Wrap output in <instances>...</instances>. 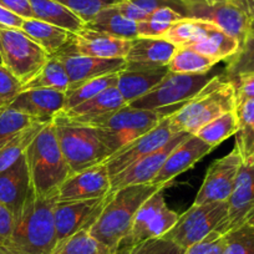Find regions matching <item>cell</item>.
<instances>
[{
    "label": "cell",
    "mask_w": 254,
    "mask_h": 254,
    "mask_svg": "<svg viewBox=\"0 0 254 254\" xmlns=\"http://www.w3.org/2000/svg\"><path fill=\"white\" fill-rule=\"evenodd\" d=\"M56 202L58 197H39L31 187L20 216L14 222L10 241L4 247L9 254H53L58 243L54 221Z\"/></svg>",
    "instance_id": "cell-1"
},
{
    "label": "cell",
    "mask_w": 254,
    "mask_h": 254,
    "mask_svg": "<svg viewBox=\"0 0 254 254\" xmlns=\"http://www.w3.org/2000/svg\"><path fill=\"white\" fill-rule=\"evenodd\" d=\"M158 186L132 185L110 192L106 204L95 223L90 227V233L112 251L130 234L136 213L143 202L157 190Z\"/></svg>",
    "instance_id": "cell-2"
},
{
    "label": "cell",
    "mask_w": 254,
    "mask_h": 254,
    "mask_svg": "<svg viewBox=\"0 0 254 254\" xmlns=\"http://www.w3.org/2000/svg\"><path fill=\"white\" fill-rule=\"evenodd\" d=\"M31 186L43 198L58 197L60 186L72 175L56 138L54 122H49L25 151Z\"/></svg>",
    "instance_id": "cell-3"
},
{
    "label": "cell",
    "mask_w": 254,
    "mask_h": 254,
    "mask_svg": "<svg viewBox=\"0 0 254 254\" xmlns=\"http://www.w3.org/2000/svg\"><path fill=\"white\" fill-rule=\"evenodd\" d=\"M182 106L141 110L132 109L127 105L117 111L97 117L86 125H90L96 130L100 140L109 150L111 157L122 147L155 128L163 119L170 117Z\"/></svg>",
    "instance_id": "cell-4"
},
{
    "label": "cell",
    "mask_w": 254,
    "mask_h": 254,
    "mask_svg": "<svg viewBox=\"0 0 254 254\" xmlns=\"http://www.w3.org/2000/svg\"><path fill=\"white\" fill-rule=\"evenodd\" d=\"M237 107L236 90L231 80L216 75L193 99L170 116L173 132L193 135L202 126Z\"/></svg>",
    "instance_id": "cell-5"
},
{
    "label": "cell",
    "mask_w": 254,
    "mask_h": 254,
    "mask_svg": "<svg viewBox=\"0 0 254 254\" xmlns=\"http://www.w3.org/2000/svg\"><path fill=\"white\" fill-rule=\"evenodd\" d=\"M53 122L60 150L72 175L109 160V150L94 127L72 121L63 112Z\"/></svg>",
    "instance_id": "cell-6"
},
{
    "label": "cell",
    "mask_w": 254,
    "mask_h": 254,
    "mask_svg": "<svg viewBox=\"0 0 254 254\" xmlns=\"http://www.w3.org/2000/svg\"><path fill=\"white\" fill-rule=\"evenodd\" d=\"M0 53L4 66L23 85L40 71L51 56L21 29L0 28Z\"/></svg>",
    "instance_id": "cell-7"
},
{
    "label": "cell",
    "mask_w": 254,
    "mask_h": 254,
    "mask_svg": "<svg viewBox=\"0 0 254 254\" xmlns=\"http://www.w3.org/2000/svg\"><path fill=\"white\" fill-rule=\"evenodd\" d=\"M216 75L212 74V70L204 74H177L170 71L155 89L140 99L133 100L128 106L141 110L182 106L197 96Z\"/></svg>",
    "instance_id": "cell-8"
},
{
    "label": "cell",
    "mask_w": 254,
    "mask_h": 254,
    "mask_svg": "<svg viewBox=\"0 0 254 254\" xmlns=\"http://www.w3.org/2000/svg\"><path fill=\"white\" fill-rule=\"evenodd\" d=\"M228 214V202H212L192 207L181 214L177 223L165 234L183 249L198 243L209 233L217 231L223 224Z\"/></svg>",
    "instance_id": "cell-9"
},
{
    "label": "cell",
    "mask_w": 254,
    "mask_h": 254,
    "mask_svg": "<svg viewBox=\"0 0 254 254\" xmlns=\"http://www.w3.org/2000/svg\"><path fill=\"white\" fill-rule=\"evenodd\" d=\"M186 18L208 21L239 41L249 35L251 19L229 0H187Z\"/></svg>",
    "instance_id": "cell-10"
},
{
    "label": "cell",
    "mask_w": 254,
    "mask_h": 254,
    "mask_svg": "<svg viewBox=\"0 0 254 254\" xmlns=\"http://www.w3.org/2000/svg\"><path fill=\"white\" fill-rule=\"evenodd\" d=\"M162 190H157L143 202L133 219L130 234L119 244V247L131 246L147 239L160 238L177 223L181 214L172 211L167 206Z\"/></svg>",
    "instance_id": "cell-11"
},
{
    "label": "cell",
    "mask_w": 254,
    "mask_h": 254,
    "mask_svg": "<svg viewBox=\"0 0 254 254\" xmlns=\"http://www.w3.org/2000/svg\"><path fill=\"white\" fill-rule=\"evenodd\" d=\"M241 165L242 157L236 146L228 155L214 161L207 170L193 204L199 206L212 202L228 201L233 192Z\"/></svg>",
    "instance_id": "cell-12"
},
{
    "label": "cell",
    "mask_w": 254,
    "mask_h": 254,
    "mask_svg": "<svg viewBox=\"0 0 254 254\" xmlns=\"http://www.w3.org/2000/svg\"><path fill=\"white\" fill-rule=\"evenodd\" d=\"M109 194L101 198L56 202L54 207V221L58 242L72 236L80 229H90L106 204Z\"/></svg>",
    "instance_id": "cell-13"
},
{
    "label": "cell",
    "mask_w": 254,
    "mask_h": 254,
    "mask_svg": "<svg viewBox=\"0 0 254 254\" xmlns=\"http://www.w3.org/2000/svg\"><path fill=\"white\" fill-rule=\"evenodd\" d=\"M173 135H175V132L171 128L170 117H166L155 128L138 137L133 142L122 147L105 162L110 176L114 177L117 173L122 172L130 166H132L138 160L161 148L171 140Z\"/></svg>",
    "instance_id": "cell-14"
},
{
    "label": "cell",
    "mask_w": 254,
    "mask_h": 254,
    "mask_svg": "<svg viewBox=\"0 0 254 254\" xmlns=\"http://www.w3.org/2000/svg\"><path fill=\"white\" fill-rule=\"evenodd\" d=\"M130 46L131 40L84 28L74 34L71 40L58 54H75L99 59H125Z\"/></svg>",
    "instance_id": "cell-15"
},
{
    "label": "cell",
    "mask_w": 254,
    "mask_h": 254,
    "mask_svg": "<svg viewBox=\"0 0 254 254\" xmlns=\"http://www.w3.org/2000/svg\"><path fill=\"white\" fill-rule=\"evenodd\" d=\"M190 135V133L188 132H176L162 147L153 151L152 153L138 160L137 162L133 163L125 171L111 177V190L110 192H115L120 188L127 187V186L147 185V183L152 182L153 178L162 168L163 163L166 162L170 153Z\"/></svg>",
    "instance_id": "cell-16"
},
{
    "label": "cell",
    "mask_w": 254,
    "mask_h": 254,
    "mask_svg": "<svg viewBox=\"0 0 254 254\" xmlns=\"http://www.w3.org/2000/svg\"><path fill=\"white\" fill-rule=\"evenodd\" d=\"M111 190V176L106 163L94 166L70 176L58 192V201L101 198Z\"/></svg>",
    "instance_id": "cell-17"
},
{
    "label": "cell",
    "mask_w": 254,
    "mask_h": 254,
    "mask_svg": "<svg viewBox=\"0 0 254 254\" xmlns=\"http://www.w3.org/2000/svg\"><path fill=\"white\" fill-rule=\"evenodd\" d=\"M228 214L216 232L228 233L244 224L254 211V162H242L233 192L228 201Z\"/></svg>",
    "instance_id": "cell-18"
},
{
    "label": "cell",
    "mask_w": 254,
    "mask_h": 254,
    "mask_svg": "<svg viewBox=\"0 0 254 254\" xmlns=\"http://www.w3.org/2000/svg\"><path fill=\"white\" fill-rule=\"evenodd\" d=\"M54 56L61 61L69 76V89H74L87 80L119 74L126 69L125 59H99L75 54H55Z\"/></svg>",
    "instance_id": "cell-19"
},
{
    "label": "cell",
    "mask_w": 254,
    "mask_h": 254,
    "mask_svg": "<svg viewBox=\"0 0 254 254\" xmlns=\"http://www.w3.org/2000/svg\"><path fill=\"white\" fill-rule=\"evenodd\" d=\"M212 150V146L202 141L201 138L194 135H190L183 142H181L170 156L162 168L157 173L151 185L158 186L160 188H165L172 180H175L178 175L186 172L193 167L198 161L206 155H208Z\"/></svg>",
    "instance_id": "cell-20"
},
{
    "label": "cell",
    "mask_w": 254,
    "mask_h": 254,
    "mask_svg": "<svg viewBox=\"0 0 254 254\" xmlns=\"http://www.w3.org/2000/svg\"><path fill=\"white\" fill-rule=\"evenodd\" d=\"M31 187L25 153L10 167L0 172V203L11 212L14 219L20 216Z\"/></svg>",
    "instance_id": "cell-21"
},
{
    "label": "cell",
    "mask_w": 254,
    "mask_h": 254,
    "mask_svg": "<svg viewBox=\"0 0 254 254\" xmlns=\"http://www.w3.org/2000/svg\"><path fill=\"white\" fill-rule=\"evenodd\" d=\"M65 104V92L56 90H23L9 107L40 122H53Z\"/></svg>",
    "instance_id": "cell-22"
},
{
    "label": "cell",
    "mask_w": 254,
    "mask_h": 254,
    "mask_svg": "<svg viewBox=\"0 0 254 254\" xmlns=\"http://www.w3.org/2000/svg\"><path fill=\"white\" fill-rule=\"evenodd\" d=\"M176 46L162 38H138L131 40L130 50L127 53L126 69H156L167 66Z\"/></svg>",
    "instance_id": "cell-23"
},
{
    "label": "cell",
    "mask_w": 254,
    "mask_h": 254,
    "mask_svg": "<svg viewBox=\"0 0 254 254\" xmlns=\"http://www.w3.org/2000/svg\"><path fill=\"white\" fill-rule=\"evenodd\" d=\"M199 21L198 34L192 44L186 48H190L197 53L216 60H228L229 58L238 53L241 44L236 38L224 33L222 29L208 21Z\"/></svg>",
    "instance_id": "cell-24"
},
{
    "label": "cell",
    "mask_w": 254,
    "mask_h": 254,
    "mask_svg": "<svg viewBox=\"0 0 254 254\" xmlns=\"http://www.w3.org/2000/svg\"><path fill=\"white\" fill-rule=\"evenodd\" d=\"M168 72L167 66L141 70L125 69L119 72L116 87L125 101L130 104L155 89Z\"/></svg>",
    "instance_id": "cell-25"
},
{
    "label": "cell",
    "mask_w": 254,
    "mask_h": 254,
    "mask_svg": "<svg viewBox=\"0 0 254 254\" xmlns=\"http://www.w3.org/2000/svg\"><path fill=\"white\" fill-rule=\"evenodd\" d=\"M127 102L121 96L116 86L106 89L105 91L100 92L92 99L87 100L84 104L69 110L67 112H63L66 115L70 120L80 124H87L97 117L105 116L107 114L117 111L122 107L127 106Z\"/></svg>",
    "instance_id": "cell-26"
},
{
    "label": "cell",
    "mask_w": 254,
    "mask_h": 254,
    "mask_svg": "<svg viewBox=\"0 0 254 254\" xmlns=\"http://www.w3.org/2000/svg\"><path fill=\"white\" fill-rule=\"evenodd\" d=\"M34 19L77 34L85 28V23L67 6L56 0H30Z\"/></svg>",
    "instance_id": "cell-27"
},
{
    "label": "cell",
    "mask_w": 254,
    "mask_h": 254,
    "mask_svg": "<svg viewBox=\"0 0 254 254\" xmlns=\"http://www.w3.org/2000/svg\"><path fill=\"white\" fill-rule=\"evenodd\" d=\"M21 30L40 45L49 55L58 54L64 46L71 40L74 34L65 29L58 28L51 24L44 23L38 19H25Z\"/></svg>",
    "instance_id": "cell-28"
},
{
    "label": "cell",
    "mask_w": 254,
    "mask_h": 254,
    "mask_svg": "<svg viewBox=\"0 0 254 254\" xmlns=\"http://www.w3.org/2000/svg\"><path fill=\"white\" fill-rule=\"evenodd\" d=\"M85 28L110 34V35L125 39V40H133L138 38L137 23L125 18L117 10L116 6L102 10L91 21L85 24Z\"/></svg>",
    "instance_id": "cell-29"
},
{
    "label": "cell",
    "mask_w": 254,
    "mask_h": 254,
    "mask_svg": "<svg viewBox=\"0 0 254 254\" xmlns=\"http://www.w3.org/2000/svg\"><path fill=\"white\" fill-rule=\"evenodd\" d=\"M219 61L208 58L186 46H176L167 67L171 72L177 74H204L213 69Z\"/></svg>",
    "instance_id": "cell-30"
},
{
    "label": "cell",
    "mask_w": 254,
    "mask_h": 254,
    "mask_svg": "<svg viewBox=\"0 0 254 254\" xmlns=\"http://www.w3.org/2000/svg\"><path fill=\"white\" fill-rule=\"evenodd\" d=\"M45 89L66 92L69 89V76L64 69L63 64L56 56H50L48 63L41 67L40 71L26 84L23 85V90Z\"/></svg>",
    "instance_id": "cell-31"
},
{
    "label": "cell",
    "mask_w": 254,
    "mask_h": 254,
    "mask_svg": "<svg viewBox=\"0 0 254 254\" xmlns=\"http://www.w3.org/2000/svg\"><path fill=\"white\" fill-rule=\"evenodd\" d=\"M238 116H237V112L234 110V111L226 112V114L221 115L217 119L212 120L211 122H208L204 126H202L199 130H197L193 135L201 138L206 143H208L213 148H216L224 140L236 135L238 132Z\"/></svg>",
    "instance_id": "cell-32"
},
{
    "label": "cell",
    "mask_w": 254,
    "mask_h": 254,
    "mask_svg": "<svg viewBox=\"0 0 254 254\" xmlns=\"http://www.w3.org/2000/svg\"><path fill=\"white\" fill-rule=\"evenodd\" d=\"M115 252L91 236L89 228L56 243L53 254H114Z\"/></svg>",
    "instance_id": "cell-33"
},
{
    "label": "cell",
    "mask_w": 254,
    "mask_h": 254,
    "mask_svg": "<svg viewBox=\"0 0 254 254\" xmlns=\"http://www.w3.org/2000/svg\"><path fill=\"white\" fill-rule=\"evenodd\" d=\"M48 124H45V122H35V124L30 125L0 148V172H3L4 170L10 167L21 156H24L26 148L30 146L34 138L38 136V133Z\"/></svg>",
    "instance_id": "cell-34"
},
{
    "label": "cell",
    "mask_w": 254,
    "mask_h": 254,
    "mask_svg": "<svg viewBox=\"0 0 254 254\" xmlns=\"http://www.w3.org/2000/svg\"><path fill=\"white\" fill-rule=\"evenodd\" d=\"M117 77H119V74L106 75V76L87 80L74 89H69L65 92V104H64L63 112H67L69 110L84 104L85 101L92 99L109 87L116 86Z\"/></svg>",
    "instance_id": "cell-35"
},
{
    "label": "cell",
    "mask_w": 254,
    "mask_h": 254,
    "mask_svg": "<svg viewBox=\"0 0 254 254\" xmlns=\"http://www.w3.org/2000/svg\"><path fill=\"white\" fill-rule=\"evenodd\" d=\"M185 19L182 14L172 8H160L151 13L145 20L137 23V35L142 38H162L168 29Z\"/></svg>",
    "instance_id": "cell-36"
},
{
    "label": "cell",
    "mask_w": 254,
    "mask_h": 254,
    "mask_svg": "<svg viewBox=\"0 0 254 254\" xmlns=\"http://www.w3.org/2000/svg\"><path fill=\"white\" fill-rule=\"evenodd\" d=\"M36 121L33 117L19 112L11 107L0 109V148L5 143H8L15 135L20 131L35 124Z\"/></svg>",
    "instance_id": "cell-37"
},
{
    "label": "cell",
    "mask_w": 254,
    "mask_h": 254,
    "mask_svg": "<svg viewBox=\"0 0 254 254\" xmlns=\"http://www.w3.org/2000/svg\"><path fill=\"white\" fill-rule=\"evenodd\" d=\"M185 249L171 239L160 238L147 239L131 246L117 247L114 254H183Z\"/></svg>",
    "instance_id": "cell-38"
},
{
    "label": "cell",
    "mask_w": 254,
    "mask_h": 254,
    "mask_svg": "<svg viewBox=\"0 0 254 254\" xmlns=\"http://www.w3.org/2000/svg\"><path fill=\"white\" fill-rule=\"evenodd\" d=\"M242 74L254 75V36H248L238 53L228 59L223 76L229 80Z\"/></svg>",
    "instance_id": "cell-39"
},
{
    "label": "cell",
    "mask_w": 254,
    "mask_h": 254,
    "mask_svg": "<svg viewBox=\"0 0 254 254\" xmlns=\"http://www.w3.org/2000/svg\"><path fill=\"white\" fill-rule=\"evenodd\" d=\"M226 239L223 254H254V226L242 224L223 234Z\"/></svg>",
    "instance_id": "cell-40"
},
{
    "label": "cell",
    "mask_w": 254,
    "mask_h": 254,
    "mask_svg": "<svg viewBox=\"0 0 254 254\" xmlns=\"http://www.w3.org/2000/svg\"><path fill=\"white\" fill-rule=\"evenodd\" d=\"M76 14L85 24L107 8L119 5L124 0H56Z\"/></svg>",
    "instance_id": "cell-41"
},
{
    "label": "cell",
    "mask_w": 254,
    "mask_h": 254,
    "mask_svg": "<svg viewBox=\"0 0 254 254\" xmlns=\"http://www.w3.org/2000/svg\"><path fill=\"white\" fill-rule=\"evenodd\" d=\"M199 21L196 19L185 18L173 24L162 39L170 41L175 46H188L192 44L198 34Z\"/></svg>",
    "instance_id": "cell-42"
},
{
    "label": "cell",
    "mask_w": 254,
    "mask_h": 254,
    "mask_svg": "<svg viewBox=\"0 0 254 254\" xmlns=\"http://www.w3.org/2000/svg\"><path fill=\"white\" fill-rule=\"evenodd\" d=\"M23 84L0 64V109H5L13 104L21 92Z\"/></svg>",
    "instance_id": "cell-43"
},
{
    "label": "cell",
    "mask_w": 254,
    "mask_h": 254,
    "mask_svg": "<svg viewBox=\"0 0 254 254\" xmlns=\"http://www.w3.org/2000/svg\"><path fill=\"white\" fill-rule=\"evenodd\" d=\"M224 246H226L224 236L214 231L201 242L186 249L183 254H223Z\"/></svg>",
    "instance_id": "cell-44"
},
{
    "label": "cell",
    "mask_w": 254,
    "mask_h": 254,
    "mask_svg": "<svg viewBox=\"0 0 254 254\" xmlns=\"http://www.w3.org/2000/svg\"><path fill=\"white\" fill-rule=\"evenodd\" d=\"M143 14L150 15L160 8H172L186 18V3L187 0H128Z\"/></svg>",
    "instance_id": "cell-45"
},
{
    "label": "cell",
    "mask_w": 254,
    "mask_h": 254,
    "mask_svg": "<svg viewBox=\"0 0 254 254\" xmlns=\"http://www.w3.org/2000/svg\"><path fill=\"white\" fill-rule=\"evenodd\" d=\"M229 80H231L234 85L237 104L247 101V100H254V75L253 74H242Z\"/></svg>",
    "instance_id": "cell-46"
},
{
    "label": "cell",
    "mask_w": 254,
    "mask_h": 254,
    "mask_svg": "<svg viewBox=\"0 0 254 254\" xmlns=\"http://www.w3.org/2000/svg\"><path fill=\"white\" fill-rule=\"evenodd\" d=\"M14 222L15 219L11 212L3 203H0V246L5 247L10 241Z\"/></svg>",
    "instance_id": "cell-47"
},
{
    "label": "cell",
    "mask_w": 254,
    "mask_h": 254,
    "mask_svg": "<svg viewBox=\"0 0 254 254\" xmlns=\"http://www.w3.org/2000/svg\"><path fill=\"white\" fill-rule=\"evenodd\" d=\"M0 5L23 19L34 18L30 0H0Z\"/></svg>",
    "instance_id": "cell-48"
},
{
    "label": "cell",
    "mask_w": 254,
    "mask_h": 254,
    "mask_svg": "<svg viewBox=\"0 0 254 254\" xmlns=\"http://www.w3.org/2000/svg\"><path fill=\"white\" fill-rule=\"evenodd\" d=\"M25 19L16 15L13 11L0 5V28L3 29H21Z\"/></svg>",
    "instance_id": "cell-49"
},
{
    "label": "cell",
    "mask_w": 254,
    "mask_h": 254,
    "mask_svg": "<svg viewBox=\"0 0 254 254\" xmlns=\"http://www.w3.org/2000/svg\"><path fill=\"white\" fill-rule=\"evenodd\" d=\"M231 3L238 6L249 19L251 21L254 19V0H229Z\"/></svg>",
    "instance_id": "cell-50"
},
{
    "label": "cell",
    "mask_w": 254,
    "mask_h": 254,
    "mask_svg": "<svg viewBox=\"0 0 254 254\" xmlns=\"http://www.w3.org/2000/svg\"><path fill=\"white\" fill-rule=\"evenodd\" d=\"M246 223H248V224H252V226H254V211L252 212L251 213V216L248 217V219H247V222Z\"/></svg>",
    "instance_id": "cell-51"
},
{
    "label": "cell",
    "mask_w": 254,
    "mask_h": 254,
    "mask_svg": "<svg viewBox=\"0 0 254 254\" xmlns=\"http://www.w3.org/2000/svg\"><path fill=\"white\" fill-rule=\"evenodd\" d=\"M248 36H254V19L251 21V26H249V35Z\"/></svg>",
    "instance_id": "cell-52"
},
{
    "label": "cell",
    "mask_w": 254,
    "mask_h": 254,
    "mask_svg": "<svg viewBox=\"0 0 254 254\" xmlns=\"http://www.w3.org/2000/svg\"><path fill=\"white\" fill-rule=\"evenodd\" d=\"M0 254H9V253L5 251V248H4V247L0 246Z\"/></svg>",
    "instance_id": "cell-53"
},
{
    "label": "cell",
    "mask_w": 254,
    "mask_h": 254,
    "mask_svg": "<svg viewBox=\"0 0 254 254\" xmlns=\"http://www.w3.org/2000/svg\"><path fill=\"white\" fill-rule=\"evenodd\" d=\"M0 64H3V61H1V53H0Z\"/></svg>",
    "instance_id": "cell-54"
}]
</instances>
